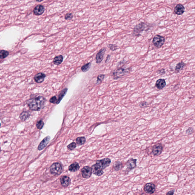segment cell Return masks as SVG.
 <instances>
[{
  "label": "cell",
  "instance_id": "obj_1",
  "mask_svg": "<svg viewBox=\"0 0 195 195\" xmlns=\"http://www.w3.org/2000/svg\"><path fill=\"white\" fill-rule=\"evenodd\" d=\"M46 101V98L43 96L38 94H33L27 101L26 103L30 110L38 111L44 107Z\"/></svg>",
  "mask_w": 195,
  "mask_h": 195
},
{
  "label": "cell",
  "instance_id": "obj_2",
  "mask_svg": "<svg viewBox=\"0 0 195 195\" xmlns=\"http://www.w3.org/2000/svg\"><path fill=\"white\" fill-rule=\"evenodd\" d=\"M111 163V159L108 158L98 160L94 164L92 165V173L97 176H101L104 173L103 170L109 167Z\"/></svg>",
  "mask_w": 195,
  "mask_h": 195
},
{
  "label": "cell",
  "instance_id": "obj_3",
  "mask_svg": "<svg viewBox=\"0 0 195 195\" xmlns=\"http://www.w3.org/2000/svg\"><path fill=\"white\" fill-rule=\"evenodd\" d=\"M150 28L149 26L145 22H142L138 24L133 28V34L135 36L140 35V34L143 31H147Z\"/></svg>",
  "mask_w": 195,
  "mask_h": 195
},
{
  "label": "cell",
  "instance_id": "obj_4",
  "mask_svg": "<svg viewBox=\"0 0 195 195\" xmlns=\"http://www.w3.org/2000/svg\"><path fill=\"white\" fill-rule=\"evenodd\" d=\"M62 165L59 163H54L50 167V172L54 175H59L63 171Z\"/></svg>",
  "mask_w": 195,
  "mask_h": 195
},
{
  "label": "cell",
  "instance_id": "obj_5",
  "mask_svg": "<svg viewBox=\"0 0 195 195\" xmlns=\"http://www.w3.org/2000/svg\"><path fill=\"white\" fill-rule=\"evenodd\" d=\"M130 69L120 68L117 69L113 72L114 79L115 80L120 78L130 72Z\"/></svg>",
  "mask_w": 195,
  "mask_h": 195
},
{
  "label": "cell",
  "instance_id": "obj_6",
  "mask_svg": "<svg viewBox=\"0 0 195 195\" xmlns=\"http://www.w3.org/2000/svg\"><path fill=\"white\" fill-rule=\"evenodd\" d=\"M137 160L135 158H131L127 161L126 164V169L125 171V173L128 174L129 172L134 169L137 166Z\"/></svg>",
  "mask_w": 195,
  "mask_h": 195
},
{
  "label": "cell",
  "instance_id": "obj_7",
  "mask_svg": "<svg viewBox=\"0 0 195 195\" xmlns=\"http://www.w3.org/2000/svg\"><path fill=\"white\" fill-rule=\"evenodd\" d=\"M165 39L164 37L159 35H157L154 36L152 40V42L154 46L157 48H160L164 44Z\"/></svg>",
  "mask_w": 195,
  "mask_h": 195
},
{
  "label": "cell",
  "instance_id": "obj_8",
  "mask_svg": "<svg viewBox=\"0 0 195 195\" xmlns=\"http://www.w3.org/2000/svg\"><path fill=\"white\" fill-rule=\"evenodd\" d=\"M156 190V186L155 184L152 183H148L144 185V191L147 194H153Z\"/></svg>",
  "mask_w": 195,
  "mask_h": 195
},
{
  "label": "cell",
  "instance_id": "obj_9",
  "mask_svg": "<svg viewBox=\"0 0 195 195\" xmlns=\"http://www.w3.org/2000/svg\"><path fill=\"white\" fill-rule=\"evenodd\" d=\"M81 173L83 178L88 179L90 177L92 173L91 167L88 166H85L81 169Z\"/></svg>",
  "mask_w": 195,
  "mask_h": 195
},
{
  "label": "cell",
  "instance_id": "obj_10",
  "mask_svg": "<svg viewBox=\"0 0 195 195\" xmlns=\"http://www.w3.org/2000/svg\"><path fill=\"white\" fill-rule=\"evenodd\" d=\"M163 146L161 143L154 145L152 148V152L154 156H158L161 154L163 150Z\"/></svg>",
  "mask_w": 195,
  "mask_h": 195
},
{
  "label": "cell",
  "instance_id": "obj_11",
  "mask_svg": "<svg viewBox=\"0 0 195 195\" xmlns=\"http://www.w3.org/2000/svg\"><path fill=\"white\" fill-rule=\"evenodd\" d=\"M106 50V48H103L100 49L99 52L97 53L96 57H95L96 63L99 64L101 63V61L103 60L104 55H105Z\"/></svg>",
  "mask_w": 195,
  "mask_h": 195
},
{
  "label": "cell",
  "instance_id": "obj_12",
  "mask_svg": "<svg viewBox=\"0 0 195 195\" xmlns=\"http://www.w3.org/2000/svg\"><path fill=\"white\" fill-rule=\"evenodd\" d=\"M45 11V7L42 5H38L34 8L33 10L34 13L35 15H40L44 13Z\"/></svg>",
  "mask_w": 195,
  "mask_h": 195
},
{
  "label": "cell",
  "instance_id": "obj_13",
  "mask_svg": "<svg viewBox=\"0 0 195 195\" xmlns=\"http://www.w3.org/2000/svg\"><path fill=\"white\" fill-rule=\"evenodd\" d=\"M50 138H51L49 136H47L39 144L38 147V150L41 151L45 148L50 141Z\"/></svg>",
  "mask_w": 195,
  "mask_h": 195
},
{
  "label": "cell",
  "instance_id": "obj_14",
  "mask_svg": "<svg viewBox=\"0 0 195 195\" xmlns=\"http://www.w3.org/2000/svg\"><path fill=\"white\" fill-rule=\"evenodd\" d=\"M60 182L61 184L63 187L66 188L70 184L71 179L69 177L66 176H64L60 178Z\"/></svg>",
  "mask_w": 195,
  "mask_h": 195
},
{
  "label": "cell",
  "instance_id": "obj_15",
  "mask_svg": "<svg viewBox=\"0 0 195 195\" xmlns=\"http://www.w3.org/2000/svg\"><path fill=\"white\" fill-rule=\"evenodd\" d=\"M185 8L182 4H178L174 8V12L178 15H182L184 12Z\"/></svg>",
  "mask_w": 195,
  "mask_h": 195
},
{
  "label": "cell",
  "instance_id": "obj_16",
  "mask_svg": "<svg viewBox=\"0 0 195 195\" xmlns=\"http://www.w3.org/2000/svg\"><path fill=\"white\" fill-rule=\"evenodd\" d=\"M46 76V75L44 73L42 72L39 73L34 76L35 81L37 83H41L44 81Z\"/></svg>",
  "mask_w": 195,
  "mask_h": 195
},
{
  "label": "cell",
  "instance_id": "obj_17",
  "mask_svg": "<svg viewBox=\"0 0 195 195\" xmlns=\"http://www.w3.org/2000/svg\"><path fill=\"white\" fill-rule=\"evenodd\" d=\"M166 85L165 80L164 79H161L158 80L156 84V87L159 90H161L164 88Z\"/></svg>",
  "mask_w": 195,
  "mask_h": 195
},
{
  "label": "cell",
  "instance_id": "obj_18",
  "mask_svg": "<svg viewBox=\"0 0 195 195\" xmlns=\"http://www.w3.org/2000/svg\"><path fill=\"white\" fill-rule=\"evenodd\" d=\"M123 167V163L119 161H117L114 163L112 169L115 171H119L122 170Z\"/></svg>",
  "mask_w": 195,
  "mask_h": 195
},
{
  "label": "cell",
  "instance_id": "obj_19",
  "mask_svg": "<svg viewBox=\"0 0 195 195\" xmlns=\"http://www.w3.org/2000/svg\"><path fill=\"white\" fill-rule=\"evenodd\" d=\"M80 167L79 164L77 162H75L69 166L68 169L69 171L72 172H75L79 169Z\"/></svg>",
  "mask_w": 195,
  "mask_h": 195
},
{
  "label": "cell",
  "instance_id": "obj_20",
  "mask_svg": "<svg viewBox=\"0 0 195 195\" xmlns=\"http://www.w3.org/2000/svg\"><path fill=\"white\" fill-rule=\"evenodd\" d=\"M63 56L61 55H58V56L55 57L53 59V62L55 65H59L63 62Z\"/></svg>",
  "mask_w": 195,
  "mask_h": 195
},
{
  "label": "cell",
  "instance_id": "obj_21",
  "mask_svg": "<svg viewBox=\"0 0 195 195\" xmlns=\"http://www.w3.org/2000/svg\"><path fill=\"white\" fill-rule=\"evenodd\" d=\"M67 90H68V89L67 88H65L60 93L58 96V100H57V104H59L60 102L62 100L64 96L66 94L67 92Z\"/></svg>",
  "mask_w": 195,
  "mask_h": 195
},
{
  "label": "cell",
  "instance_id": "obj_22",
  "mask_svg": "<svg viewBox=\"0 0 195 195\" xmlns=\"http://www.w3.org/2000/svg\"><path fill=\"white\" fill-rule=\"evenodd\" d=\"M30 116V114L28 112L23 111L20 115V118L22 121H25Z\"/></svg>",
  "mask_w": 195,
  "mask_h": 195
},
{
  "label": "cell",
  "instance_id": "obj_23",
  "mask_svg": "<svg viewBox=\"0 0 195 195\" xmlns=\"http://www.w3.org/2000/svg\"><path fill=\"white\" fill-rule=\"evenodd\" d=\"M185 65V63L184 62H179V63L177 64L176 66L175 67V71L177 72H179L180 71L183 69Z\"/></svg>",
  "mask_w": 195,
  "mask_h": 195
},
{
  "label": "cell",
  "instance_id": "obj_24",
  "mask_svg": "<svg viewBox=\"0 0 195 195\" xmlns=\"http://www.w3.org/2000/svg\"><path fill=\"white\" fill-rule=\"evenodd\" d=\"M76 143L78 145L80 146L84 144L85 143L86 138L85 137H80L76 139Z\"/></svg>",
  "mask_w": 195,
  "mask_h": 195
},
{
  "label": "cell",
  "instance_id": "obj_25",
  "mask_svg": "<svg viewBox=\"0 0 195 195\" xmlns=\"http://www.w3.org/2000/svg\"><path fill=\"white\" fill-rule=\"evenodd\" d=\"M92 64L91 63H88L85 64L81 67V70L84 72H86L89 70Z\"/></svg>",
  "mask_w": 195,
  "mask_h": 195
},
{
  "label": "cell",
  "instance_id": "obj_26",
  "mask_svg": "<svg viewBox=\"0 0 195 195\" xmlns=\"http://www.w3.org/2000/svg\"><path fill=\"white\" fill-rule=\"evenodd\" d=\"M9 55L8 51L5 50H1L0 52V58L1 59L5 58Z\"/></svg>",
  "mask_w": 195,
  "mask_h": 195
},
{
  "label": "cell",
  "instance_id": "obj_27",
  "mask_svg": "<svg viewBox=\"0 0 195 195\" xmlns=\"http://www.w3.org/2000/svg\"><path fill=\"white\" fill-rule=\"evenodd\" d=\"M105 75L104 74H101L98 75L97 77V79L95 85H97L99 84L105 78Z\"/></svg>",
  "mask_w": 195,
  "mask_h": 195
},
{
  "label": "cell",
  "instance_id": "obj_28",
  "mask_svg": "<svg viewBox=\"0 0 195 195\" xmlns=\"http://www.w3.org/2000/svg\"><path fill=\"white\" fill-rule=\"evenodd\" d=\"M44 125V123L42 120H40L37 122L36 124V127L38 129L41 130Z\"/></svg>",
  "mask_w": 195,
  "mask_h": 195
},
{
  "label": "cell",
  "instance_id": "obj_29",
  "mask_svg": "<svg viewBox=\"0 0 195 195\" xmlns=\"http://www.w3.org/2000/svg\"><path fill=\"white\" fill-rule=\"evenodd\" d=\"M76 144L75 142H72L70 144L67 146V147L70 150H73L74 149L76 148Z\"/></svg>",
  "mask_w": 195,
  "mask_h": 195
},
{
  "label": "cell",
  "instance_id": "obj_30",
  "mask_svg": "<svg viewBox=\"0 0 195 195\" xmlns=\"http://www.w3.org/2000/svg\"><path fill=\"white\" fill-rule=\"evenodd\" d=\"M109 47L110 50L112 51H116L118 48V47L114 44H109Z\"/></svg>",
  "mask_w": 195,
  "mask_h": 195
},
{
  "label": "cell",
  "instance_id": "obj_31",
  "mask_svg": "<svg viewBox=\"0 0 195 195\" xmlns=\"http://www.w3.org/2000/svg\"><path fill=\"white\" fill-rule=\"evenodd\" d=\"M73 15L71 13H67L65 16V19L66 20H71L72 19Z\"/></svg>",
  "mask_w": 195,
  "mask_h": 195
},
{
  "label": "cell",
  "instance_id": "obj_32",
  "mask_svg": "<svg viewBox=\"0 0 195 195\" xmlns=\"http://www.w3.org/2000/svg\"><path fill=\"white\" fill-rule=\"evenodd\" d=\"M194 132V130L192 127H190L186 131V134L188 135H191Z\"/></svg>",
  "mask_w": 195,
  "mask_h": 195
},
{
  "label": "cell",
  "instance_id": "obj_33",
  "mask_svg": "<svg viewBox=\"0 0 195 195\" xmlns=\"http://www.w3.org/2000/svg\"><path fill=\"white\" fill-rule=\"evenodd\" d=\"M148 105V103L145 101H142L139 104V106L141 108H144V107H147Z\"/></svg>",
  "mask_w": 195,
  "mask_h": 195
},
{
  "label": "cell",
  "instance_id": "obj_34",
  "mask_svg": "<svg viewBox=\"0 0 195 195\" xmlns=\"http://www.w3.org/2000/svg\"><path fill=\"white\" fill-rule=\"evenodd\" d=\"M57 100H58V99H57L56 96H54V97L51 98L50 100V102L52 103L57 104Z\"/></svg>",
  "mask_w": 195,
  "mask_h": 195
},
{
  "label": "cell",
  "instance_id": "obj_35",
  "mask_svg": "<svg viewBox=\"0 0 195 195\" xmlns=\"http://www.w3.org/2000/svg\"><path fill=\"white\" fill-rule=\"evenodd\" d=\"M157 72L158 74H160V75H163L164 74H165V69H162L161 70L158 71Z\"/></svg>",
  "mask_w": 195,
  "mask_h": 195
},
{
  "label": "cell",
  "instance_id": "obj_36",
  "mask_svg": "<svg viewBox=\"0 0 195 195\" xmlns=\"http://www.w3.org/2000/svg\"><path fill=\"white\" fill-rule=\"evenodd\" d=\"M175 190H172L170 191L169 192H167L166 193V195H172L174 194Z\"/></svg>",
  "mask_w": 195,
  "mask_h": 195
},
{
  "label": "cell",
  "instance_id": "obj_37",
  "mask_svg": "<svg viewBox=\"0 0 195 195\" xmlns=\"http://www.w3.org/2000/svg\"><path fill=\"white\" fill-rule=\"evenodd\" d=\"M110 55H107V58H106V60L105 61V63H107V61H108L110 59Z\"/></svg>",
  "mask_w": 195,
  "mask_h": 195
},
{
  "label": "cell",
  "instance_id": "obj_38",
  "mask_svg": "<svg viewBox=\"0 0 195 195\" xmlns=\"http://www.w3.org/2000/svg\"><path fill=\"white\" fill-rule=\"evenodd\" d=\"M36 1L38 2H40L42 1L43 0H35Z\"/></svg>",
  "mask_w": 195,
  "mask_h": 195
},
{
  "label": "cell",
  "instance_id": "obj_39",
  "mask_svg": "<svg viewBox=\"0 0 195 195\" xmlns=\"http://www.w3.org/2000/svg\"><path fill=\"white\" fill-rule=\"evenodd\" d=\"M194 9H195V8H194Z\"/></svg>",
  "mask_w": 195,
  "mask_h": 195
}]
</instances>
